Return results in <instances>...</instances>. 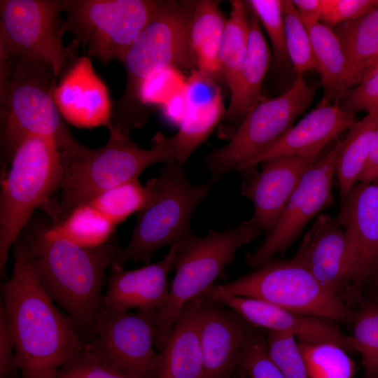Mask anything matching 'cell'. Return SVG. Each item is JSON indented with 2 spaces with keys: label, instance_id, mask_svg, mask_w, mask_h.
<instances>
[{
  "label": "cell",
  "instance_id": "6da1fadb",
  "mask_svg": "<svg viewBox=\"0 0 378 378\" xmlns=\"http://www.w3.org/2000/svg\"><path fill=\"white\" fill-rule=\"evenodd\" d=\"M13 246V272L1 284V302L21 378H56L62 365L86 343L41 285L20 236Z\"/></svg>",
  "mask_w": 378,
  "mask_h": 378
},
{
  "label": "cell",
  "instance_id": "7a4b0ae2",
  "mask_svg": "<svg viewBox=\"0 0 378 378\" xmlns=\"http://www.w3.org/2000/svg\"><path fill=\"white\" fill-rule=\"evenodd\" d=\"M20 237L44 290L65 310L88 344L94 336L106 271L120 251L118 244L111 239L83 247L51 234L46 224L29 227Z\"/></svg>",
  "mask_w": 378,
  "mask_h": 378
},
{
  "label": "cell",
  "instance_id": "3957f363",
  "mask_svg": "<svg viewBox=\"0 0 378 378\" xmlns=\"http://www.w3.org/2000/svg\"><path fill=\"white\" fill-rule=\"evenodd\" d=\"M196 1H165L147 24L122 60L127 80L125 90L113 104V128L130 136L144 125L149 112L139 99L142 84L155 74L168 68L180 71L197 69L190 43V27Z\"/></svg>",
  "mask_w": 378,
  "mask_h": 378
},
{
  "label": "cell",
  "instance_id": "277c9868",
  "mask_svg": "<svg viewBox=\"0 0 378 378\" xmlns=\"http://www.w3.org/2000/svg\"><path fill=\"white\" fill-rule=\"evenodd\" d=\"M106 143L97 149L80 144L60 151L63 180L59 201L50 200L42 207L56 223L78 206L101 192L139 178L151 165L176 161L169 137L158 132L152 138L150 148H141L130 136L110 128ZM41 207V208H42Z\"/></svg>",
  "mask_w": 378,
  "mask_h": 378
},
{
  "label": "cell",
  "instance_id": "5b68a950",
  "mask_svg": "<svg viewBox=\"0 0 378 378\" xmlns=\"http://www.w3.org/2000/svg\"><path fill=\"white\" fill-rule=\"evenodd\" d=\"M1 151L10 163L21 144L34 136L52 139L59 150L81 144L62 119L53 97L57 78L46 65L0 62Z\"/></svg>",
  "mask_w": 378,
  "mask_h": 378
},
{
  "label": "cell",
  "instance_id": "8992f818",
  "mask_svg": "<svg viewBox=\"0 0 378 378\" xmlns=\"http://www.w3.org/2000/svg\"><path fill=\"white\" fill-rule=\"evenodd\" d=\"M63 165L59 148L50 138L34 136L17 148L4 174L0 195V274L8 253L38 207L60 190Z\"/></svg>",
  "mask_w": 378,
  "mask_h": 378
},
{
  "label": "cell",
  "instance_id": "52a82bcc",
  "mask_svg": "<svg viewBox=\"0 0 378 378\" xmlns=\"http://www.w3.org/2000/svg\"><path fill=\"white\" fill-rule=\"evenodd\" d=\"M182 166L176 161L166 163L155 177L153 197L137 213L130 241L115 260L120 265L130 260L148 265L159 248L181 245L195 235L190 226L192 212L213 183H191Z\"/></svg>",
  "mask_w": 378,
  "mask_h": 378
},
{
  "label": "cell",
  "instance_id": "ba28073f",
  "mask_svg": "<svg viewBox=\"0 0 378 378\" xmlns=\"http://www.w3.org/2000/svg\"><path fill=\"white\" fill-rule=\"evenodd\" d=\"M262 230L251 220L224 231L209 229L203 237L192 236L178 246L175 275L167 298L158 311L155 346L164 344L183 308L214 286L234 258L237 250L251 243Z\"/></svg>",
  "mask_w": 378,
  "mask_h": 378
},
{
  "label": "cell",
  "instance_id": "9c48e42d",
  "mask_svg": "<svg viewBox=\"0 0 378 378\" xmlns=\"http://www.w3.org/2000/svg\"><path fill=\"white\" fill-rule=\"evenodd\" d=\"M214 293L255 298L301 314L351 323L354 312L342 297L324 288L310 272L293 258L270 261L255 272L228 283L214 285Z\"/></svg>",
  "mask_w": 378,
  "mask_h": 378
},
{
  "label": "cell",
  "instance_id": "30bf717a",
  "mask_svg": "<svg viewBox=\"0 0 378 378\" xmlns=\"http://www.w3.org/2000/svg\"><path fill=\"white\" fill-rule=\"evenodd\" d=\"M315 88L302 76L274 98H262L249 111L230 137L229 143L205 158L216 182L230 172L243 173L247 166L276 145L293 126L295 119L312 103Z\"/></svg>",
  "mask_w": 378,
  "mask_h": 378
},
{
  "label": "cell",
  "instance_id": "8fae6325",
  "mask_svg": "<svg viewBox=\"0 0 378 378\" xmlns=\"http://www.w3.org/2000/svg\"><path fill=\"white\" fill-rule=\"evenodd\" d=\"M66 0H1L0 62L38 63L57 78L79 44L64 46L60 18Z\"/></svg>",
  "mask_w": 378,
  "mask_h": 378
},
{
  "label": "cell",
  "instance_id": "7c38bea8",
  "mask_svg": "<svg viewBox=\"0 0 378 378\" xmlns=\"http://www.w3.org/2000/svg\"><path fill=\"white\" fill-rule=\"evenodd\" d=\"M165 1L66 0L63 30L103 64L122 62Z\"/></svg>",
  "mask_w": 378,
  "mask_h": 378
},
{
  "label": "cell",
  "instance_id": "4fadbf2b",
  "mask_svg": "<svg viewBox=\"0 0 378 378\" xmlns=\"http://www.w3.org/2000/svg\"><path fill=\"white\" fill-rule=\"evenodd\" d=\"M158 311L122 312L103 303L94 323V336L85 347L135 378H159L155 351Z\"/></svg>",
  "mask_w": 378,
  "mask_h": 378
},
{
  "label": "cell",
  "instance_id": "5bb4252c",
  "mask_svg": "<svg viewBox=\"0 0 378 378\" xmlns=\"http://www.w3.org/2000/svg\"><path fill=\"white\" fill-rule=\"evenodd\" d=\"M341 141L302 176L283 209L273 230L262 244L246 256L247 265L257 270L285 252L307 223L321 210L332 205V186Z\"/></svg>",
  "mask_w": 378,
  "mask_h": 378
},
{
  "label": "cell",
  "instance_id": "9a60e30c",
  "mask_svg": "<svg viewBox=\"0 0 378 378\" xmlns=\"http://www.w3.org/2000/svg\"><path fill=\"white\" fill-rule=\"evenodd\" d=\"M330 293L342 297L365 280L358 251L336 218L319 214L305 234L295 255Z\"/></svg>",
  "mask_w": 378,
  "mask_h": 378
},
{
  "label": "cell",
  "instance_id": "2e32d148",
  "mask_svg": "<svg viewBox=\"0 0 378 378\" xmlns=\"http://www.w3.org/2000/svg\"><path fill=\"white\" fill-rule=\"evenodd\" d=\"M200 318L203 378H225L242 364L258 330L236 312L209 297L202 300Z\"/></svg>",
  "mask_w": 378,
  "mask_h": 378
},
{
  "label": "cell",
  "instance_id": "e0dca14e",
  "mask_svg": "<svg viewBox=\"0 0 378 378\" xmlns=\"http://www.w3.org/2000/svg\"><path fill=\"white\" fill-rule=\"evenodd\" d=\"M209 297L234 310L255 328L287 332L304 343L331 342L352 351L351 337L342 332L336 321L298 314L255 298L224 293Z\"/></svg>",
  "mask_w": 378,
  "mask_h": 378
},
{
  "label": "cell",
  "instance_id": "ac0fdd59",
  "mask_svg": "<svg viewBox=\"0 0 378 378\" xmlns=\"http://www.w3.org/2000/svg\"><path fill=\"white\" fill-rule=\"evenodd\" d=\"M53 97L66 120L77 127H108L113 104L90 56L77 58L55 86Z\"/></svg>",
  "mask_w": 378,
  "mask_h": 378
},
{
  "label": "cell",
  "instance_id": "d6986e66",
  "mask_svg": "<svg viewBox=\"0 0 378 378\" xmlns=\"http://www.w3.org/2000/svg\"><path fill=\"white\" fill-rule=\"evenodd\" d=\"M316 157L287 155L264 162L262 170L241 188V194L254 206L250 219L267 235L274 227L279 216L298 186L302 176L316 161Z\"/></svg>",
  "mask_w": 378,
  "mask_h": 378
},
{
  "label": "cell",
  "instance_id": "ffe728a7",
  "mask_svg": "<svg viewBox=\"0 0 378 378\" xmlns=\"http://www.w3.org/2000/svg\"><path fill=\"white\" fill-rule=\"evenodd\" d=\"M178 246L170 247L160 260L132 270H125L116 261L111 265L103 304L109 309L129 312L158 311L169 290L167 276L174 268Z\"/></svg>",
  "mask_w": 378,
  "mask_h": 378
},
{
  "label": "cell",
  "instance_id": "44dd1931",
  "mask_svg": "<svg viewBox=\"0 0 378 378\" xmlns=\"http://www.w3.org/2000/svg\"><path fill=\"white\" fill-rule=\"evenodd\" d=\"M356 113L342 110L338 104L322 99L317 106L270 150L251 162L243 173H248L260 162L287 155L317 157L333 138L356 122Z\"/></svg>",
  "mask_w": 378,
  "mask_h": 378
},
{
  "label": "cell",
  "instance_id": "7402d4cb",
  "mask_svg": "<svg viewBox=\"0 0 378 378\" xmlns=\"http://www.w3.org/2000/svg\"><path fill=\"white\" fill-rule=\"evenodd\" d=\"M202 295L181 310L158 353L159 378H203L200 338Z\"/></svg>",
  "mask_w": 378,
  "mask_h": 378
},
{
  "label": "cell",
  "instance_id": "603a6c76",
  "mask_svg": "<svg viewBox=\"0 0 378 378\" xmlns=\"http://www.w3.org/2000/svg\"><path fill=\"white\" fill-rule=\"evenodd\" d=\"M362 262L365 280L378 273V183H356L336 218Z\"/></svg>",
  "mask_w": 378,
  "mask_h": 378
},
{
  "label": "cell",
  "instance_id": "cb8c5ba5",
  "mask_svg": "<svg viewBox=\"0 0 378 378\" xmlns=\"http://www.w3.org/2000/svg\"><path fill=\"white\" fill-rule=\"evenodd\" d=\"M249 10L247 61L236 89L230 94V104L223 119L226 130L232 135V126L241 123L247 113L262 99V85L271 62L270 50L262 34L260 22L256 15Z\"/></svg>",
  "mask_w": 378,
  "mask_h": 378
},
{
  "label": "cell",
  "instance_id": "d4e9b609",
  "mask_svg": "<svg viewBox=\"0 0 378 378\" xmlns=\"http://www.w3.org/2000/svg\"><path fill=\"white\" fill-rule=\"evenodd\" d=\"M310 36L316 70L323 87V99L338 104L352 86L347 57L333 29L320 21L302 20Z\"/></svg>",
  "mask_w": 378,
  "mask_h": 378
},
{
  "label": "cell",
  "instance_id": "484cf974",
  "mask_svg": "<svg viewBox=\"0 0 378 378\" xmlns=\"http://www.w3.org/2000/svg\"><path fill=\"white\" fill-rule=\"evenodd\" d=\"M220 1H196L190 27V43L197 69L218 83L223 81L219 49L227 22Z\"/></svg>",
  "mask_w": 378,
  "mask_h": 378
},
{
  "label": "cell",
  "instance_id": "4316f807",
  "mask_svg": "<svg viewBox=\"0 0 378 378\" xmlns=\"http://www.w3.org/2000/svg\"><path fill=\"white\" fill-rule=\"evenodd\" d=\"M347 57L352 86L378 62V6L365 15L332 28Z\"/></svg>",
  "mask_w": 378,
  "mask_h": 378
},
{
  "label": "cell",
  "instance_id": "83f0119b",
  "mask_svg": "<svg viewBox=\"0 0 378 378\" xmlns=\"http://www.w3.org/2000/svg\"><path fill=\"white\" fill-rule=\"evenodd\" d=\"M220 46L219 62L223 80L230 94L236 89L247 61L249 47V8L246 1H230Z\"/></svg>",
  "mask_w": 378,
  "mask_h": 378
},
{
  "label": "cell",
  "instance_id": "f1b7e54d",
  "mask_svg": "<svg viewBox=\"0 0 378 378\" xmlns=\"http://www.w3.org/2000/svg\"><path fill=\"white\" fill-rule=\"evenodd\" d=\"M377 129L378 111L357 120L348 130L346 138L341 141L335 167L341 201L358 182Z\"/></svg>",
  "mask_w": 378,
  "mask_h": 378
},
{
  "label": "cell",
  "instance_id": "f546056e",
  "mask_svg": "<svg viewBox=\"0 0 378 378\" xmlns=\"http://www.w3.org/2000/svg\"><path fill=\"white\" fill-rule=\"evenodd\" d=\"M115 227L113 222L89 203L76 206L59 221L48 224L51 234L88 248L109 241Z\"/></svg>",
  "mask_w": 378,
  "mask_h": 378
},
{
  "label": "cell",
  "instance_id": "4dcf8cb0",
  "mask_svg": "<svg viewBox=\"0 0 378 378\" xmlns=\"http://www.w3.org/2000/svg\"><path fill=\"white\" fill-rule=\"evenodd\" d=\"M225 111L222 92L210 103L187 106L178 131L169 137L178 164L183 165L192 152L209 136L223 120Z\"/></svg>",
  "mask_w": 378,
  "mask_h": 378
},
{
  "label": "cell",
  "instance_id": "1f68e13d",
  "mask_svg": "<svg viewBox=\"0 0 378 378\" xmlns=\"http://www.w3.org/2000/svg\"><path fill=\"white\" fill-rule=\"evenodd\" d=\"M155 186V178L145 185L141 184L139 178H134L101 192L87 203L117 225L149 204L154 195Z\"/></svg>",
  "mask_w": 378,
  "mask_h": 378
},
{
  "label": "cell",
  "instance_id": "d6a6232c",
  "mask_svg": "<svg viewBox=\"0 0 378 378\" xmlns=\"http://www.w3.org/2000/svg\"><path fill=\"white\" fill-rule=\"evenodd\" d=\"M351 323V350L362 357L363 377L378 378V300L362 301Z\"/></svg>",
  "mask_w": 378,
  "mask_h": 378
},
{
  "label": "cell",
  "instance_id": "836d02e7",
  "mask_svg": "<svg viewBox=\"0 0 378 378\" xmlns=\"http://www.w3.org/2000/svg\"><path fill=\"white\" fill-rule=\"evenodd\" d=\"M298 345L311 378H354L356 364L339 345L298 341Z\"/></svg>",
  "mask_w": 378,
  "mask_h": 378
},
{
  "label": "cell",
  "instance_id": "e575fe53",
  "mask_svg": "<svg viewBox=\"0 0 378 378\" xmlns=\"http://www.w3.org/2000/svg\"><path fill=\"white\" fill-rule=\"evenodd\" d=\"M281 1L289 59L296 76H302L309 70H316L310 36L293 1Z\"/></svg>",
  "mask_w": 378,
  "mask_h": 378
},
{
  "label": "cell",
  "instance_id": "d590c367",
  "mask_svg": "<svg viewBox=\"0 0 378 378\" xmlns=\"http://www.w3.org/2000/svg\"><path fill=\"white\" fill-rule=\"evenodd\" d=\"M267 31L273 50V62L276 70H283L291 64L286 46L282 1L279 0L246 1Z\"/></svg>",
  "mask_w": 378,
  "mask_h": 378
},
{
  "label": "cell",
  "instance_id": "8d00e7d4",
  "mask_svg": "<svg viewBox=\"0 0 378 378\" xmlns=\"http://www.w3.org/2000/svg\"><path fill=\"white\" fill-rule=\"evenodd\" d=\"M266 339L270 356L285 378H311L298 341L292 335L267 331Z\"/></svg>",
  "mask_w": 378,
  "mask_h": 378
},
{
  "label": "cell",
  "instance_id": "74e56055",
  "mask_svg": "<svg viewBox=\"0 0 378 378\" xmlns=\"http://www.w3.org/2000/svg\"><path fill=\"white\" fill-rule=\"evenodd\" d=\"M56 378H135L100 358L86 347L66 360Z\"/></svg>",
  "mask_w": 378,
  "mask_h": 378
},
{
  "label": "cell",
  "instance_id": "f35d334b",
  "mask_svg": "<svg viewBox=\"0 0 378 378\" xmlns=\"http://www.w3.org/2000/svg\"><path fill=\"white\" fill-rule=\"evenodd\" d=\"M182 72L174 68L160 71L148 78L141 86L139 99L144 107L150 105L163 106L174 96L185 89Z\"/></svg>",
  "mask_w": 378,
  "mask_h": 378
},
{
  "label": "cell",
  "instance_id": "ab89813d",
  "mask_svg": "<svg viewBox=\"0 0 378 378\" xmlns=\"http://www.w3.org/2000/svg\"><path fill=\"white\" fill-rule=\"evenodd\" d=\"M377 6L376 0H323L320 22L332 29L365 15Z\"/></svg>",
  "mask_w": 378,
  "mask_h": 378
},
{
  "label": "cell",
  "instance_id": "60d3db41",
  "mask_svg": "<svg viewBox=\"0 0 378 378\" xmlns=\"http://www.w3.org/2000/svg\"><path fill=\"white\" fill-rule=\"evenodd\" d=\"M242 365L250 378H285L271 359L267 350L266 335L258 331Z\"/></svg>",
  "mask_w": 378,
  "mask_h": 378
},
{
  "label": "cell",
  "instance_id": "b9f144b4",
  "mask_svg": "<svg viewBox=\"0 0 378 378\" xmlns=\"http://www.w3.org/2000/svg\"><path fill=\"white\" fill-rule=\"evenodd\" d=\"M344 111L370 113L378 111V71L349 90L338 102Z\"/></svg>",
  "mask_w": 378,
  "mask_h": 378
},
{
  "label": "cell",
  "instance_id": "7bdbcfd3",
  "mask_svg": "<svg viewBox=\"0 0 378 378\" xmlns=\"http://www.w3.org/2000/svg\"><path fill=\"white\" fill-rule=\"evenodd\" d=\"M18 368L15 342L4 306L0 307V378H15Z\"/></svg>",
  "mask_w": 378,
  "mask_h": 378
},
{
  "label": "cell",
  "instance_id": "ee69618b",
  "mask_svg": "<svg viewBox=\"0 0 378 378\" xmlns=\"http://www.w3.org/2000/svg\"><path fill=\"white\" fill-rule=\"evenodd\" d=\"M378 181V129L374 134L366 164L358 182L371 183Z\"/></svg>",
  "mask_w": 378,
  "mask_h": 378
},
{
  "label": "cell",
  "instance_id": "f6af8a7d",
  "mask_svg": "<svg viewBox=\"0 0 378 378\" xmlns=\"http://www.w3.org/2000/svg\"><path fill=\"white\" fill-rule=\"evenodd\" d=\"M162 106L166 118L172 122L180 125L187 111L184 90L172 97Z\"/></svg>",
  "mask_w": 378,
  "mask_h": 378
},
{
  "label": "cell",
  "instance_id": "bcb514c9",
  "mask_svg": "<svg viewBox=\"0 0 378 378\" xmlns=\"http://www.w3.org/2000/svg\"><path fill=\"white\" fill-rule=\"evenodd\" d=\"M293 3L302 20L313 22L320 21L323 0H294Z\"/></svg>",
  "mask_w": 378,
  "mask_h": 378
},
{
  "label": "cell",
  "instance_id": "7dc6e473",
  "mask_svg": "<svg viewBox=\"0 0 378 378\" xmlns=\"http://www.w3.org/2000/svg\"><path fill=\"white\" fill-rule=\"evenodd\" d=\"M378 71V62L366 73V74L365 75L363 80H364L365 79L368 78V77H370V76H372L373 74H374L375 72H377ZM362 80V81H363ZM361 81V82H362ZM360 82V83H361Z\"/></svg>",
  "mask_w": 378,
  "mask_h": 378
},
{
  "label": "cell",
  "instance_id": "c3c4849f",
  "mask_svg": "<svg viewBox=\"0 0 378 378\" xmlns=\"http://www.w3.org/2000/svg\"><path fill=\"white\" fill-rule=\"evenodd\" d=\"M377 290H378V277H377Z\"/></svg>",
  "mask_w": 378,
  "mask_h": 378
},
{
  "label": "cell",
  "instance_id": "681fc988",
  "mask_svg": "<svg viewBox=\"0 0 378 378\" xmlns=\"http://www.w3.org/2000/svg\"><path fill=\"white\" fill-rule=\"evenodd\" d=\"M241 378H246V377H241ZM248 378H250V377H248Z\"/></svg>",
  "mask_w": 378,
  "mask_h": 378
}]
</instances>
